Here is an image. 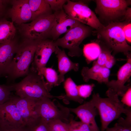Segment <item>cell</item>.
<instances>
[{
	"mask_svg": "<svg viewBox=\"0 0 131 131\" xmlns=\"http://www.w3.org/2000/svg\"><path fill=\"white\" fill-rule=\"evenodd\" d=\"M106 94L107 97L102 98L98 93L94 92L90 99L100 115V131H105L112 121L120 117L122 114L126 115L131 112V107L125 106L120 100L118 96L108 88Z\"/></svg>",
	"mask_w": 131,
	"mask_h": 131,
	"instance_id": "cell-1",
	"label": "cell"
},
{
	"mask_svg": "<svg viewBox=\"0 0 131 131\" xmlns=\"http://www.w3.org/2000/svg\"><path fill=\"white\" fill-rule=\"evenodd\" d=\"M41 41L25 39L18 44L15 55L2 77L13 80L27 75Z\"/></svg>",
	"mask_w": 131,
	"mask_h": 131,
	"instance_id": "cell-2",
	"label": "cell"
},
{
	"mask_svg": "<svg viewBox=\"0 0 131 131\" xmlns=\"http://www.w3.org/2000/svg\"><path fill=\"white\" fill-rule=\"evenodd\" d=\"M16 95L22 98L40 99L44 98L62 99L63 94L51 95L48 90L44 77L37 72L29 70L26 76L20 82L9 85Z\"/></svg>",
	"mask_w": 131,
	"mask_h": 131,
	"instance_id": "cell-3",
	"label": "cell"
},
{
	"mask_svg": "<svg viewBox=\"0 0 131 131\" xmlns=\"http://www.w3.org/2000/svg\"><path fill=\"white\" fill-rule=\"evenodd\" d=\"M54 17L53 13L35 19L30 23L22 24L18 26V28L25 39L39 40L48 39L50 37Z\"/></svg>",
	"mask_w": 131,
	"mask_h": 131,
	"instance_id": "cell-4",
	"label": "cell"
},
{
	"mask_svg": "<svg viewBox=\"0 0 131 131\" xmlns=\"http://www.w3.org/2000/svg\"><path fill=\"white\" fill-rule=\"evenodd\" d=\"M89 32V28L81 23L66 33L62 38L54 41V44L56 46L68 49L69 56L79 57L82 55V51L80 45L88 36Z\"/></svg>",
	"mask_w": 131,
	"mask_h": 131,
	"instance_id": "cell-5",
	"label": "cell"
},
{
	"mask_svg": "<svg viewBox=\"0 0 131 131\" xmlns=\"http://www.w3.org/2000/svg\"><path fill=\"white\" fill-rule=\"evenodd\" d=\"M48 98L39 99L37 106L40 117L47 123L55 120H59L68 123L73 116L70 113L69 108L59 102L56 104L54 101Z\"/></svg>",
	"mask_w": 131,
	"mask_h": 131,
	"instance_id": "cell-6",
	"label": "cell"
},
{
	"mask_svg": "<svg viewBox=\"0 0 131 131\" xmlns=\"http://www.w3.org/2000/svg\"><path fill=\"white\" fill-rule=\"evenodd\" d=\"M125 25L121 23H114L100 30V34L108 46L115 53H123L127 56L131 50V47L127 43L123 28Z\"/></svg>",
	"mask_w": 131,
	"mask_h": 131,
	"instance_id": "cell-7",
	"label": "cell"
},
{
	"mask_svg": "<svg viewBox=\"0 0 131 131\" xmlns=\"http://www.w3.org/2000/svg\"><path fill=\"white\" fill-rule=\"evenodd\" d=\"M65 12L72 18L97 30L104 26L93 12L84 3L67 0L63 6Z\"/></svg>",
	"mask_w": 131,
	"mask_h": 131,
	"instance_id": "cell-8",
	"label": "cell"
},
{
	"mask_svg": "<svg viewBox=\"0 0 131 131\" xmlns=\"http://www.w3.org/2000/svg\"><path fill=\"white\" fill-rule=\"evenodd\" d=\"M10 99L17 107L25 127L32 125L40 118L37 106L39 99L22 98L16 95H11Z\"/></svg>",
	"mask_w": 131,
	"mask_h": 131,
	"instance_id": "cell-9",
	"label": "cell"
},
{
	"mask_svg": "<svg viewBox=\"0 0 131 131\" xmlns=\"http://www.w3.org/2000/svg\"><path fill=\"white\" fill-rule=\"evenodd\" d=\"M54 13V22L49 37L53 41L56 40L61 34L66 33L81 23L68 16L63 9L55 11Z\"/></svg>",
	"mask_w": 131,
	"mask_h": 131,
	"instance_id": "cell-10",
	"label": "cell"
},
{
	"mask_svg": "<svg viewBox=\"0 0 131 131\" xmlns=\"http://www.w3.org/2000/svg\"><path fill=\"white\" fill-rule=\"evenodd\" d=\"M56 47L52 39L41 40L36 49L30 70L39 72L41 68L46 67L51 55L54 52Z\"/></svg>",
	"mask_w": 131,
	"mask_h": 131,
	"instance_id": "cell-11",
	"label": "cell"
},
{
	"mask_svg": "<svg viewBox=\"0 0 131 131\" xmlns=\"http://www.w3.org/2000/svg\"><path fill=\"white\" fill-rule=\"evenodd\" d=\"M127 57L126 63L119 70L117 73L116 80L109 81L106 84L108 88L116 93L118 96L122 97L129 88L131 87L125 83L129 80L131 76V54Z\"/></svg>",
	"mask_w": 131,
	"mask_h": 131,
	"instance_id": "cell-12",
	"label": "cell"
},
{
	"mask_svg": "<svg viewBox=\"0 0 131 131\" xmlns=\"http://www.w3.org/2000/svg\"><path fill=\"white\" fill-rule=\"evenodd\" d=\"M69 108L70 112L75 114L81 121L88 125L92 131H100L95 120L98 111L90 100L76 108Z\"/></svg>",
	"mask_w": 131,
	"mask_h": 131,
	"instance_id": "cell-13",
	"label": "cell"
},
{
	"mask_svg": "<svg viewBox=\"0 0 131 131\" xmlns=\"http://www.w3.org/2000/svg\"><path fill=\"white\" fill-rule=\"evenodd\" d=\"M97 8L104 16L113 19L125 15L128 3L123 0H96Z\"/></svg>",
	"mask_w": 131,
	"mask_h": 131,
	"instance_id": "cell-14",
	"label": "cell"
},
{
	"mask_svg": "<svg viewBox=\"0 0 131 131\" xmlns=\"http://www.w3.org/2000/svg\"><path fill=\"white\" fill-rule=\"evenodd\" d=\"M12 6L8 11L12 22L18 26L32 21V16L29 0H14Z\"/></svg>",
	"mask_w": 131,
	"mask_h": 131,
	"instance_id": "cell-15",
	"label": "cell"
},
{
	"mask_svg": "<svg viewBox=\"0 0 131 131\" xmlns=\"http://www.w3.org/2000/svg\"><path fill=\"white\" fill-rule=\"evenodd\" d=\"M1 124L25 127L17 107L10 99L0 105V125Z\"/></svg>",
	"mask_w": 131,
	"mask_h": 131,
	"instance_id": "cell-16",
	"label": "cell"
},
{
	"mask_svg": "<svg viewBox=\"0 0 131 131\" xmlns=\"http://www.w3.org/2000/svg\"><path fill=\"white\" fill-rule=\"evenodd\" d=\"M110 73V69L98 65L94 61L91 67H83L81 74L85 82H87L92 79L99 83H104L106 84L109 81Z\"/></svg>",
	"mask_w": 131,
	"mask_h": 131,
	"instance_id": "cell-17",
	"label": "cell"
},
{
	"mask_svg": "<svg viewBox=\"0 0 131 131\" xmlns=\"http://www.w3.org/2000/svg\"><path fill=\"white\" fill-rule=\"evenodd\" d=\"M54 52L58 60L59 72L58 83L60 85L65 81L64 75L67 72L71 70L75 71L78 70L79 64L72 61L67 56L65 50H61L58 46H56Z\"/></svg>",
	"mask_w": 131,
	"mask_h": 131,
	"instance_id": "cell-18",
	"label": "cell"
},
{
	"mask_svg": "<svg viewBox=\"0 0 131 131\" xmlns=\"http://www.w3.org/2000/svg\"><path fill=\"white\" fill-rule=\"evenodd\" d=\"M18 45L14 40L8 43L0 44V77L11 62Z\"/></svg>",
	"mask_w": 131,
	"mask_h": 131,
	"instance_id": "cell-19",
	"label": "cell"
},
{
	"mask_svg": "<svg viewBox=\"0 0 131 131\" xmlns=\"http://www.w3.org/2000/svg\"><path fill=\"white\" fill-rule=\"evenodd\" d=\"M32 21L53 14L52 11L45 0H29Z\"/></svg>",
	"mask_w": 131,
	"mask_h": 131,
	"instance_id": "cell-20",
	"label": "cell"
},
{
	"mask_svg": "<svg viewBox=\"0 0 131 131\" xmlns=\"http://www.w3.org/2000/svg\"><path fill=\"white\" fill-rule=\"evenodd\" d=\"M64 86L66 94L64 95L62 99L65 104H68V101L71 100L80 104L83 102V99L78 94L77 85L71 78H68L64 82Z\"/></svg>",
	"mask_w": 131,
	"mask_h": 131,
	"instance_id": "cell-21",
	"label": "cell"
},
{
	"mask_svg": "<svg viewBox=\"0 0 131 131\" xmlns=\"http://www.w3.org/2000/svg\"><path fill=\"white\" fill-rule=\"evenodd\" d=\"M16 29L14 23L5 19L0 20V44L8 43L14 40Z\"/></svg>",
	"mask_w": 131,
	"mask_h": 131,
	"instance_id": "cell-22",
	"label": "cell"
},
{
	"mask_svg": "<svg viewBox=\"0 0 131 131\" xmlns=\"http://www.w3.org/2000/svg\"><path fill=\"white\" fill-rule=\"evenodd\" d=\"M39 73L44 77L46 88L49 92L54 87L59 85L58 83V75L56 71L52 68L46 67L41 68Z\"/></svg>",
	"mask_w": 131,
	"mask_h": 131,
	"instance_id": "cell-23",
	"label": "cell"
},
{
	"mask_svg": "<svg viewBox=\"0 0 131 131\" xmlns=\"http://www.w3.org/2000/svg\"><path fill=\"white\" fill-rule=\"evenodd\" d=\"M83 52L88 63L98 58L101 51V48L98 44L92 42L84 45Z\"/></svg>",
	"mask_w": 131,
	"mask_h": 131,
	"instance_id": "cell-24",
	"label": "cell"
},
{
	"mask_svg": "<svg viewBox=\"0 0 131 131\" xmlns=\"http://www.w3.org/2000/svg\"><path fill=\"white\" fill-rule=\"evenodd\" d=\"M126 115L125 118H119L113 127H107L105 131H131V113Z\"/></svg>",
	"mask_w": 131,
	"mask_h": 131,
	"instance_id": "cell-25",
	"label": "cell"
},
{
	"mask_svg": "<svg viewBox=\"0 0 131 131\" xmlns=\"http://www.w3.org/2000/svg\"><path fill=\"white\" fill-rule=\"evenodd\" d=\"M49 131H69L68 123L59 120H55L47 123Z\"/></svg>",
	"mask_w": 131,
	"mask_h": 131,
	"instance_id": "cell-26",
	"label": "cell"
},
{
	"mask_svg": "<svg viewBox=\"0 0 131 131\" xmlns=\"http://www.w3.org/2000/svg\"><path fill=\"white\" fill-rule=\"evenodd\" d=\"M69 131H92L86 124L81 121H78L72 118L68 123Z\"/></svg>",
	"mask_w": 131,
	"mask_h": 131,
	"instance_id": "cell-27",
	"label": "cell"
},
{
	"mask_svg": "<svg viewBox=\"0 0 131 131\" xmlns=\"http://www.w3.org/2000/svg\"><path fill=\"white\" fill-rule=\"evenodd\" d=\"M95 85L93 83L90 84H82L77 86L78 94L82 98H86L91 94Z\"/></svg>",
	"mask_w": 131,
	"mask_h": 131,
	"instance_id": "cell-28",
	"label": "cell"
},
{
	"mask_svg": "<svg viewBox=\"0 0 131 131\" xmlns=\"http://www.w3.org/2000/svg\"><path fill=\"white\" fill-rule=\"evenodd\" d=\"M12 89L9 85L0 84V105L8 100L10 98Z\"/></svg>",
	"mask_w": 131,
	"mask_h": 131,
	"instance_id": "cell-29",
	"label": "cell"
},
{
	"mask_svg": "<svg viewBox=\"0 0 131 131\" xmlns=\"http://www.w3.org/2000/svg\"><path fill=\"white\" fill-rule=\"evenodd\" d=\"M26 128L27 131H49L47 123L40 117L33 124Z\"/></svg>",
	"mask_w": 131,
	"mask_h": 131,
	"instance_id": "cell-30",
	"label": "cell"
},
{
	"mask_svg": "<svg viewBox=\"0 0 131 131\" xmlns=\"http://www.w3.org/2000/svg\"><path fill=\"white\" fill-rule=\"evenodd\" d=\"M101 49V51L97 58L95 62L98 65L103 66L109 58L112 55L111 51L106 49Z\"/></svg>",
	"mask_w": 131,
	"mask_h": 131,
	"instance_id": "cell-31",
	"label": "cell"
},
{
	"mask_svg": "<svg viewBox=\"0 0 131 131\" xmlns=\"http://www.w3.org/2000/svg\"><path fill=\"white\" fill-rule=\"evenodd\" d=\"M49 4L52 10L54 12L63 9L64 5L67 0H45Z\"/></svg>",
	"mask_w": 131,
	"mask_h": 131,
	"instance_id": "cell-32",
	"label": "cell"
},
{
	"mask_svg": "<svg viewBox=\"0 0 131 131\" xmlns=\"http://www.w3.org/2000/svg\"><path fill=\"white\" fill-rule=\"evenodd\" d=\"M0 131H27L26 127L8 125H0Z\"/></svg>",
	"mask_w": 131,
	"mask_h": 131,
	"instance_id": "cell-33",
	"label": "cell"
},
{
	"mask_svg": "<svg viewBox=\"0 0 131 131\" xmlns=\"http://www.w3.org/2000/svg\"><path fill=\"white\" fill-rule=\"evenodd\" d=\"M131 88L130 87L123 95L121 101L125 105H126L127 106L131 107Z\"/></svg>",
	"mask_w": 131,
	"mask_h": 131,
	"instance_id": "cell-34",
	"label": "cell"
},
{
	"mask_svg": "<svg viewBox=\"0 0 131 131\" xmlns=\"http://www.w3.org/2000/svg\"><path fill=\"white\" fill-rule=\"evenodd\" d=\"M123 31L126 40L131 42V23L125 25L123 28Z\"/></svg>",
	"mask_w": 131,
	"mask_h": 131,
	"instance_id": "cell-35",
	"label": "cell"
},
{
	"mask_svg": "<svg viewBox=\"0 0 131 131\" xmlns=\"http://www.w3.org/2000/svg\"><path fill=\"white\" fill-rule=\"evenodd\" d=\"M116 61V59L112 55L108 59L103 66L109 69L113 66Z\"/></svg>",
	"mask_w": 131,
	"mask_h": 131,
	"instance_id": "cell-36",
	"label": "cell"
},
{
	"mask_svg": "<svg viewBox=\"0 0 131 131\" xmlns=\"http://www.w3.org/2000/svg\"><path fill=\"white\" fill-rule=\"evenodd\" d=\"M7 1V0H0V16L3 13L5 8V4Z\"/></svg>",
	"mask_w": 131,
	"mask_h": 131,
	"instance_id": "cell-37",
	"label": "cell"
}]
</instances>
